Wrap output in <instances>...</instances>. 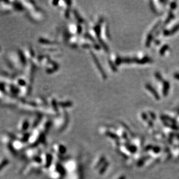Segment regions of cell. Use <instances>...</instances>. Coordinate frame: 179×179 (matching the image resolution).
<instances>
[{
  "label": "cell",
  "mask_w": 179,
  "mask_h": 179,
  "mask_svg": "<svg viewBox=\"0 0 179 179\" xmlns=\"http://www.w3.org/2000/svg\"><path fill=\"white\" fill-rule=\"evenodd\" d=\"M9 59L16 68H22L27 64V60L21 51H15L10 53Z\"/></svg>",
  "instance_id": "obj_1"
},
{
  "label": "cell",
  "mask_w": 179,
  "mask_h": 179,
  "mask_svg": "<svg viewBox=\"0 0 179 179\" xmlns=\"http://www.w3.org/2000/svg\"><path fill=\"white\" fill-rule=\"evenodd\" d=\"M35 67L36 66L33 64V62H29L27 63V65L26 66L25 68V78L26 80L27 84L29 85H31V83L33 82L34 80V75L35 72Z\"/></svg>",
  "instance_id": "obj_2"
},
{
  "label": "cell",
  "mask_w": 179,
  "mask_h": 179,
  "mask_svg": "<svg viewBox=\"0 0 179 179\" xmlns=\"http://www.w3.org/2000/svg\"><path fill=\"white\" fill-rule=\"evenodd\" d=\"M68 33L72 34L74 36L80 35L82 32V27L81 24L78 23H71L68 26Z\"/></svg>",
  "instance_id": "obj_3"
},
{
  "label": "cell",
  "mask_w": 179,
  "mask_h": 179,
  "mask_svg": "<svg viewBox=\"0 0 179 179\" xmlns=\"http://www.w3.org/2000/svg\"><path fill=\"white\" fill-rule=\"evenodd\" d=\"M23 53L27 60H32L35 57V53L31 46H26L23 50Z\"/></svg>",
  "instance_id": "obj_4"
},
{
  "label": "cell",
  "mask_w": 179,
  "mask_h": 179,
  "mask_svg": "<svg viewBox=\"0 0 179 179\" xmlns=\"http://www.w3.org/2000/svg\"><path fill=\"white\" fill-rule=\"evenodd\" d=\"M45 71L48 73H53L56 72L59 68V65L56 62L50 60L49 62L45 66Z\"/></svg>",
  "instance_id": "obj_5"
},
{
  "label": "cell",
  "mask_w": 179,
  "mask_h": 179,
  "mask_svg": "<svg viewBox=\"0 0 179 179\" xmlns=\"http://www.w3.org/2000/svg\"><path fill=\"white\" fill-rule=\"evenodd\" d=\"M13 84L16 86L18 87L19 89L28 85L27 82L26 80L25 77H20L16 78L15 80H13Z\"/></svg>",
  "instance_id": "obj_6"
},
{
  "label": "cell",
  "mask_w": 179,
  "mask_h": 179,
  "mask_svg": "<svg viewBox=\"0 0 179 179\" xmlns=\"http://www.w3.org/2000/svg\"><path fill=\"white\" fill-rule=\"evenodd\" d=\"M48 103L49 104V105L51 107L50 108L55 111V112H57L59 110V107L58 104V101L55 99V98H53V97H50L49 99H48Z\"/></svg>",
  "instance_id": "obj_7"
},
{
  "label": "cell",
  "mask_w": 179,
  "mask_h": 179,
  "mask_svg": "<svg viewBox=\"0 0 179 179\" xmlns=\"http://www.w3.org/2000/svg\"><path fill=\"white\" fill-rule=\"evenodd\" d=\"M91 55H92V56L93 60H94V63H95V64H96V67H98V69H99L100 72V73L102 74V77H103V78L106 79V78H107V76H106V74H105V72H104V70H103V68H102V67L100 66V63L99 62V60H98V58H97V57H96L95 55H94V54L93 53H92V52H91Z\"/></svg>",
  "instance_id": "obj_8"
},
{
  "label": "cell",
  "mask_w": 179,
  "mask_h": 179,
  "mask_svg": "<svg viewBox=\"0 0 179 179\" xmlns=\"http://www.w3.org/2000/svg\"><path fill=\"white\" fill-rule=\"evenodd\" d=\"M30 15L31 17L35 20H41V19H43V13L38 8L30 11Z\"/></svg>",
  "instance_id": "obj_9"
},
{
  "label": "cell",
  "mask_w": 179,
  "mask_h": 179,
  "mask_svg": "<svg viewBox=\"0 0 179 179\" xmlns=\"http://www.w3.org/2000/svg\"><path fill=\"white\" fill-rule=\"evenodd\" d=\"M71 13H72V15H73L74 17H75V19L76 20L77 23H79V24H82V23H84V19H82V17L81 16L80 13H79L75 9L72 10V11H71Z\"/></svg>",
  "instance_id": "obj_10"
},
{
  "label": "cell",
  "mask_w": 179,
  "mask_h": 179,
  "mask_svg": "<svg viewBox=\"0 0 179 179\" xmlns=\"http://www.w3.org/2000/svg\"><path fill=\"white\" fill-rule=\"evenodd\" d=\"M59 107L61 108H66V107H70L72 106V103L69 100H62L58 102Z\"/></svg>",
  "instance_id": "obj_11"
},
{
  "label": "cell",
  "mask_w": 179,
  "mask_h": 179,
  "mask_svg": "<svg viewBox=\"0 0 179 179\" xmlns=\"http://www.w3.org/2000/svg\"><path fill=\"white\" fill-rule=\"evenodd\" d=\"M29 122L27 119H23L19 123V128L21 130H25L27 128L29 127Z\"/></svg>",
  "instance_id": "obj_12"
},
{
  "label": "cell",
  "mask_w": 179,
  "mask_h": 179,
  "mask_svg": "<svg viewBox=\"0 0 179 179\" xmlns=\"http://www.w3.org/2000/svg\"><path fill=\"white\" fill-rule=\"evenodd\" d=\"M146 88H147V89H148V90H149V91L151 92H152V93L154 94V96H155V98H156V99H159V96L158 95V94L157 93V92H156V90H155L154 88H153V87L151 86L150 85H149V84H147V85H146Z\"/></svg>",
  "instance_id": "obj_13"
},
{
  "label": "cell",
  "mask_w": 179,
  "mask_h": 179,
  "mask_svg": "<svg viewBox=\"0 0 179 179\" xmlns=\"http://www.w3.org/2000/svg\"><path fill=\"white\" fill-rule=\"evenodd\" d=\"M169 89V82L167 81H165L163 84V93L164 96H166L168 92Z\"/></svg>",
  "instance_id": "obj_14"
},
{
  "label": "cell",
  "mask_w": 179,
  "mask_h": 179,
  "mask_svg": "<svg viewBox=\"0 0 179 179\" xmlns=\"http://www.w3.org/2000/svg\"><path fill=\"white\" fill-rule=\"evenodd\" d=\"M168 49V45H164L163 47H162V48H161V50H160V53L161 54H163L165 52V51H166V50Z\"/></svg>",
  "instance_id": "obj_15"
},
{
  "label": "cell",
  "mask_w": 179,
  "mask_h": 179,
  "mask_svg": "<svg viewBox=\"0 0 179 179\" xmlns=\"http://www.w3.org/2000/svg\"><path fill=\"white\" fill-rule=\"evenodd\" d=\"M109 64H110V67H111V68L112 69V70H113V71H117V68H116L115 66L113 64L112 62H111L110 60H109Z\"/></svg>",
  "instance_id": "obj_16"
},
{
  "label": "cell",
  "mask_w": 179,
  "mask_h": 179,
  "mask_svg": "<svg viewBox=\"0 0 179 179\" xmlns=\"http://www.w3.org/2000/svg\"><path fill=\"white\" fill-rule=\"evenodd\" d=\"M155 77H157V78L158 79V80L159 81H163V80H162V76H161V75L159 73H156L155 74Z\"/></svg>",
  "instance_id": "obj_17"
},
{
  "label": "cell",
  "mask_w": 179,
  "mask_h": 179,
  "mask_svg": "<svg viewBox=\"0 0 179 179\" xmlns=\"http://www.w3.org/2000/svg\"><path fill=\"white\" fill-rule=\"evenodd\" d=\"M176 2H173V3L172 4V5H171V8H172V9H174L176 8Z\"/></svg>",
  "instance_id": "obj_18"
},
{
  "label": "cell",
  "mask_w": 179,
  "mask_h": 179,
  "mask_svg": "<svg viewBox=\"0 0 179 179\" xmlns=\"http://www.w3.org/2000/svg\"><path fill=\"white\" fill-rule=\"evenodd\" d=\"M175 77L177 79H178V80H179V74H175Z\"/></svg>",
  "instance_id": "obj_19"
},
{
  "label": "cell",
  "mask_w": 179,
  "mask_h": 179,
  "mask_svg": "<svg viewBox=\"0 0 179 179\" xmlns=\"http://www.w3.org/2000/svg\"><path fill=\"white\" fill-rule=\"evenodd\" d=\"M0 51H1V48H0Z\"/></svg>",
  "instance_id": "obj_20"
}]
</instances>
